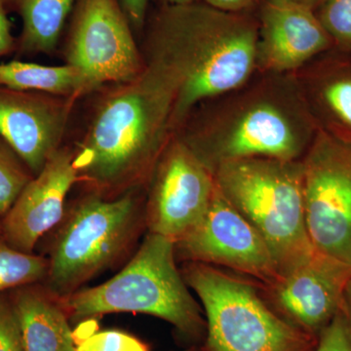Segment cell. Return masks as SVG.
I'll return each instance as SVG.
<instances>
[{
  "label": "cell",
  "instance_id": "6da1fadb",
  "mask_svg": "<svg viewBox=\"0 0 351 351\" xmlns=\"http://www.w3.org/2000/svg\"><path fill=\"white\" fill-rule=\"evenodd\" d=\"M145 29V62L174 85V131L198 104L237 91L258 66V24L243 14L203 1L163 4Z\"/></svg>",
  "mask_w": 351,
  "mask_h": 351
},
{
  "label": "cell",
  "instance_id": "7a4b0ae2",
  "mask_svg": "<svg viewBox=\"0 0 351 351\" xmlns=\"http://www.w3.org/2000/svg\"><path fill=\"white\" fill-rule=\"evenodd\" d=\"M145 63L137 77L101 95L71 149L77 184L108 199L147 188L174 136L175 88L160 69Z\"/></svg>",
  "mask_w": 351,
  "mask_h": 351
},
{
  "label": "cell",
  "instance_id": "3957f363",
  "mask_svg": "<svg viewBox=\"0 0 351 351\" xmlns=\"http://www.w3.org/2000/svg\"><path fill=\"white\" fill-rule=\"evenodd\" d=\"M246 93L180 138L211 171L240 159L302 160L319 128L301 86L276 82Z\"/></svg>",
  "mask_w": 351,
  "mask_h": 351
},
{
  "label": "cell",
  "instance_id": "277c9868",
  "mask_svg": "<svg viewBox=\"0 0 351 351\" xmlns=\"http://www.w3.org/2000/svg\"><path fill=\"white\" fill-rule=\"evenodd\" d=\"M143 189L108 199L90 191L66 205L63 219L48 233L49 262L44 285L59 299L133 255L147 232Z\"/></svg>",
  "mask_w": 351,
  "mask_h": 351
},
{
  "label": "cell",
  "instance_id": "5b68a950",
  "mask_svg": "<svg viewBox=\"0 0 351 351\" xmlns=\"http://www.w3.org/2000/svg\"><path fill=\"white\" fill-rule=\"evenodd\" d=\"M177 262L174 241L147 232L114 276L59 300L69 320L110 313L147 314L169 323L184 339L199 341L206 336V320Z\"/></svg>",
  "mask_w": 351,
  "mask_h": 351
},
{
  "label": "cell",
  "instance_id": "8992f818",
  "mask_svg": "<svg viewBox=\"0 0 351 351\" xmlns=\"http://www.w3.org/2000/svg\"><path fill=\"white\" fill-rule=\"evenodd\" d=\"M181 274L204 308L205 351H314L319 337L295 326L265 298L262 285L200 263Z\"/></svg>",
  "mask_w": 351,
  "mask_h": 351
},
{
  "label": "cell",
  "instance_id": "52a82bcc",
  "mask_svg": "<svg viewBox=\"0 0 351 351\" xmlns=\"http://www.w3.org/2000/svg\"><path fill=\"white\" fill-rule=\"evenodd\" d=\"M212 172L221 195L269 245L279 276L311 255L302 160L240 159Z\"/></svg>",
  "mask_w": 351,
  "mask_h": 351
},
{
  "label": "cell",
  "instance_id": "ba28073f",
  "mask_svg": "<svg viewBox=\"0 0 351 351\" xmlns=\"http://www.w3.org/2000/svg\"><path fill=\"white\" fill-rule=\"evenodd\" d=\"M302 163L311 244L351 265V142L318 129Z\"/></svg>",
  "mask_w": 351,
  "mask_h": 351
},
{
  "label": "cell",
  "instance_id": "9c48e42d",
  "mask_svg": "<svg viewBox=\"0 0 351 351\" xmlns=\"http://www.w3.org/2000/svg\"><path fill=\"white\" fill-rule=\"evenodd\" d=\"M66 32V64L94 89L137 77L145 63L119 0H76Z\"/></svg>",
  "mask_w": 351,
  "mask_h": 351
},
{
  "label": "cell",
  "instance_id": "30bf717a",
  "mask_svg": "<svg viewBox=\"0 0 351 351\" xmlns=\"http://www.w3.org/2000/svg\"><path fill=\"white\" fill-rule=\"evenodd\" d=\"M147 232L179 241L197 226L211 204L213 172L179 136H173L147 184Z\"/></svg>",
  "mask_w": 351,
  "mask_h": 351
},
{
  "label": "cell",
  "instance_id": "8fae6325",
  "mask_svg": "<svg viewBox=\"0 0 351 351\" xmlns=\"http://www.w3.org/2000/svg\"><path fill=\"white\" fill-rule=\"evenodd\" d=\"M177 261L228 269L269 287L279 277L269 245L226 200L216 184L211 204L199 223L175 243Z\"/></svg>",
  "mask_w": 351,
  "mask_h": 351
},
{
  "label": "cell",
  "instance_id": "7c38bea8",
  "mask_svg": "<svg viewBox=\"0 0 351 351\" xmlns=\"http://www.w3.org/2000/svg\"><path fill=\"white\" fill-rule=\"evenodd\" d=\"M350 282L351 265L314 248L271 286L262 288L284 317L319 337L343 311Z\"/></svg>",
  "mask_w": 351,
  "mask_h": 351
},
{
  "label": "cell",
  "instance_id": "4fadbf2b",
  "mask_svg": "<svg viewBox=\"0 0 351 351\" xmlns=\"http://www.w3.org/2000/svg\"><path fill=\"white\" fill-rule=\"evenodd\" d=\"M75 99L0 86V136L38 175L61 149Z\"/></svg>",
  "mask_w": 351,
  "mask_h": 351
},
{
  "label": "cell",
  "instance_id": "5bb4252c",
  "mask_svg": "<svg viewBox=\"0 0 351 351\" xmlns=\"http://www.w3.org/2000/svg\"><path fill=\"white\" fill-rule=\"evenodd\" d=\"M76 184L73 149L61 147L0 219L1 237L17 250L34 253L39 242L63 219L66 196Z\"/></svg>",
  "mask_w": 351,
  "mask_h": 351
},
{
  "label": "cell",
  "instance_id": "9a60e30c",
  "mask_svg": "<svg viewBox=\"0 0 351 351\" xmlns=\"http://www.w3.org/2000/svg\"><path fill=\"white\" fill-rule=\"evenodd\" d=\"M334 49L313 7L265 0L258 23V64L276 73L294 71Z\"/></svg>",
  "mask_w": 351,
  "mask_h": 351
},
{
  "label": "cell",
  "instance_id": "2e32d148",
  "mask_svg": "<svg viewBox=\"0 0 351 351\" xmlns=\"http://www.w3.org/2000/svg\"><path fill=\"white\" fill-rule=\"evenodd\" d=\"M301 88L318 128L351 142V55L324 53Z\"/></svg>",
  "mask_w": 351,
  "mask_h": 351
},
{
  "label": "cell",
  "instance_id": "e0dca14e",
  "mask_svg": "<svg viewBox=\"0 0 351 351\" xmlns=\"http://www.w3.org/2000/svg\"><path fill=\"white\" fill-rule=\"evenodd\" d=\"M7 294L25 351H76L68 315L43 283L21 286Z\"/></svg>",
  "mask_w": 351,
  "mask_h": 351
},
{
  "label": "cell",
  "instance_id": "ac0fdd59",
  "mask_svg": "<svg viewBox=\"0 0 351 351\" xmlns=\"http://www.w3.org/2000/svg\"><path fill=\"white\" fill-rule=\"evenodd\" d=\"M76 0H5L20 16L22 31L16 51L22 56L48 54L57 47Z\"/></svg>",
  "mask_w": 351,
  "mask_h": 351
},
{
  "label": "cell",
  "instance_id": "d6986e66",
  "mask_svg": "<svg viewBox=\"0 0 351 351\" xmlns=\"http://www.w3.org/2000/svg\"><path fill=\"white\" fill-rule=\"evenodd\" d=\"M0 86L40 92L76 101L95 91L82 71L71 64L44 66L21 61L0 64Z\"/></svg>",
  "mask_w": 351,
  "mask_h": 351
},
{
  "label": "cell",
  "instance_id": "ffe728a7",
  "mask_svg": "<svg viewBox=\"0 0 351 351\" xmlns=\"http://www.w3.org/2000/svg\"><path fill=\"white\" fill-rule=\"evenodd\" d=\"M48 267L45 256L17 250L0 235V294L21 286L43 283Z\"/></svg>",
  "mask_w": 351,
  "mask_h": 351
},
{
  "label": "cell",
  "instance_id": "44dd1931",
  "mask_svg": "<svg viewBox=\"0 0 351 351\" xmlns=\"http://www.w3.org/2000/svg\"><path fill=\"white\" fill-rule=\"evenodd\" d=\"M34 177L29 166L0 136V219L8 213Z\"/></svg>",
  "mask_w": 351,
  "mask_h": 351
},
{
  "label": "cell",
  "instance_id": "7402d4cb",
  "mask_svg": "<svg viewBox=\"0 0 351 351\" xmlns=\"http://www.w3.org/2000/svg\"><path fill=\"white\" fill-rule=\"evenodd\" d=\"M316 13L334 50L351 55V0H322Z\"/></svg>",
  "mask_w": 351,
  "mask_h": 351
},
{
  "label": "cell",
  "instance_id": "603a6c76",
  "mask_svg": "<svg viewBox=\"0 0 351 351\" xmlns=\"http://www.w3.org/2000/svg\"><path fill=\"white\" fill-rule=\"evenodd\" d=\"M76 351H151L149 346L119 330L95 332L76 343Z\"/></svg>",
  "mask_w": 351,
  "mask_h": 351
},
{
  "label": "cell",
  "instance_id": "cb8c5ba5",
  "mask_svg": "<svg viewBox=\"0 0 351 351\" xmlns=\"http://www.w3.org/2000/svg\"><path fill=\"white\" fill-rule=\"evenodd\" d=\"M0 351H25L8 294H0Z\"/></svg>",
  "mask_w": 351,
  "mask_h": 351
},
{
  "label": "cell",
  "instance_id": "d4e9b609",
  "mask_svg": "<svg viewBox=\"0 0 351 351\" xmlns=\"http://www.w3.org/2000/svg\"><path fill=\"white\" fill-rule=\"evenodd\" d=\"M314 351H351V330L343 308L320 332Z\"/></svg>",
  "mask_w": 351,
  "mask_h": 351
},
{
  "label": "cell",
  "instance_id": "484cf974",
  "mask_svg": "<svg viewBox=\"0 0 351 351\" xmlns=\"http://www.w3.org/2000/svg\"><path fill=\"white\" fill-rule=\"evenodd\" d=\"M134 32L144 31L151 0H119Z\"/></svg>",
  "mask_w": 351,
  "mask_h": 351
},
{
  "label": "cell",
  "instance_id": "4316f807",
  "mask_svg": "<svg viewBox=\"0 0 351 351\" xmlns=\"http://www.w3.org/2000/svg\"><path fill=\"white\" fill-rule=\"evenodd\" d=\"M17 48V39L11 32L5 0H0V57L14 52Z\"/></svg>",
  "mask_w": 351,
  "mask_h": 351
},
{
  "label": "cell",
  "instance_id": "83f0119b",
  "mask_svg": "<svg viewBox=\"0 0 351 351\" xmlns=\"http://www.w3.org/2000/svg\"><path fill=\"white\" fill-rule=\"evenodd\" d=\"M202 1L219 10L241 13L245 9L253 5L257 0H202Z\"/></svg>",
  "mask_w": 351,
  "mask_h": 351
},
{
  "label": "cell",
  "instance_id": "f1b7e54d",
  "mask_svg": "<svg viewBox=\"0 0 351 351\" xmlns=\"http://www.w3.org/2000/svg\"><path fill=\"white\" fill-rule=\"evenodd\" d=\"M343 311H345L346 319H348V325H350L351 330V282L348 286V289H346L345 302H343Z\"/></svg>",
  "mask_w": 351,
  "mask_h": 351
},
{
  "label": "cell",
  "instance_id": "f546056e",
  "mask_svg": "<svg viewBox=\"0 0 351 351\" xmlns=\"http://www.w3.org/2000/svg\"><path fill=\"white\" fill-rule=\"evenodd\" d=\"M163 4H170V5H182V4L193 3L198 0H162Z\"/></svg>",
  "mask_w": 351,
  "mask_h": 351
},
{
  "label": "cell",
  "instance_id": "4dcf8cb0",
  "mask_svg": "<svg viewBox=\"0 0 351 351\" xmlns=\"http://www.w3.org/2000/svg\"><path fill=\"white\" fill-rule=\"evenodd\" d=\"M295 1L302 2V3L306 4V5L315 8V7H317L318 4H319L322 0H295Z\"/></svg>",
  "mask_w": 351,
  "mask_h": 351
},
{
  "label": "cell",
  "instance_id": "1f68e13d",
  "mask_svg": "<svg viewBox=\"0 0 351 351\" xmlns=\"http://www.w3.org/2000/svg\"><path fill=\"white\" fill-rule=\"evenodd\" d=\"M184 351H205V350L203 348H195V346H193V348H189V350Z\"/></svg>",
  "mask_w": 351,
  "mask_h": 351
},
{
  "label": "cell",
  "instance_id": "d6a6232c",
  "mask_svg": "<svg viewBox=\"0 0 351 351\" xmlns=\"http://www.w3.org/2000/svg\"><path fill=\"white\" fill-rule=\"evenodd\" d=\"M0 235H1V223H0Z\"/></svg>",
  "mask_w": 351,
  "mask_h": 351
}]
</instances>
